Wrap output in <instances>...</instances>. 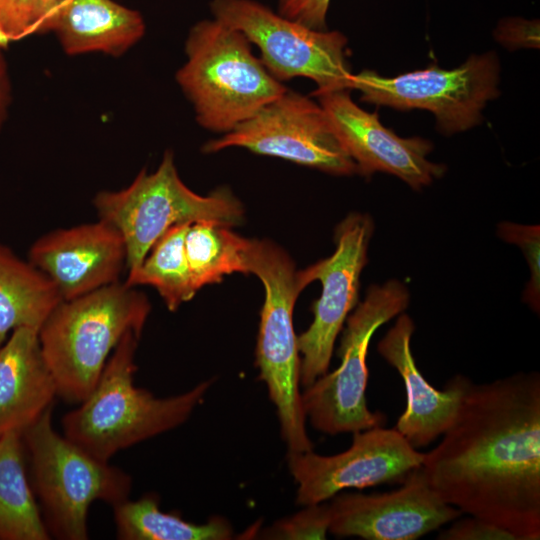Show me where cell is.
<instances>
[{
  "mask_svg": "<svg viewBox=\"0 0 540 540\" xmlns=\"http://www.w3.org/2000/svg\"><path fill=\"white\" fill-rule=\"evenodd\" d=\"M441 436L421 465L438 496L517 540H539L540 374L471 381Z\"/></svg>",
  "mask_w": 540,
  "mask_h": 540,
  "instance_id": "cell-1",
  "label": "cell"
},
{
  "mask_svg": "<svg viewBox=\"0 0 540 540\" xmlns=\"http://www.w3.org/2000/svg\"><path fill=\"white\" fill-rule=\"evenodd\" d=\"M140 337L134 331L123 336L91 393L62 419L63 435L103 461L183 424L213 383L209 379L164 398L136 387L135 356Z\"/></svg>",
  "mask_w": 540,
  "mask_h": 540,
  "instance_id": "cell-2",
  "label": "cell"
},
{
  "mask_svg": "<svg viewBox=\"0 0 540 540\" xmlns=\"http://www.w3.org/2000/svg\"><path fill=\"white\" fill-rule=\"evenodd\" d=\"M150 310L146 295L121 281L62 300L39 330L57 395L81 403L123 336L129 331L141 335Z\"/></svg>",
  "mask_w": 540,
  "mask_h": 540,
  "instance_id": "cell-3",
  "label": "cell"
},
{
  "mask_svg": "<svg viewBox=\"0 0 540 540\" xmlns=\"http://www.w3.org/2000/svg\"><path fill=\"white\" fill-rule=\"evenodd\" d=\"M250 44L243 33L215 18L190 29L187 61L176 80L202 127L225 134L287 91Z\"/></svg>",
  "mask_w": 540,
  "mask_h": 540,
  "instance_id": "cell-4",
  "label": "cell"
},
{
  "mask_svg": "<svg viewBox=\"0 0 540 540\" xmlns=\"http://www.w3.org/2000/svg\"><path fill=\"white\" fill-rule=\"evenodd\" d=\"M244 262L247 274H255L265 290L256 346L259 378L276 407L288 452L311 451L313 443L307 435L299 390L300 355L293 326L295 302L302 292L297 271L290 256L268 240L247 239Z\"/></svg>",
  "mask_w": 540,
  "mask_h": 540,
  "instance_id": "cell-5",
  "label": "cell"
},
{
  "mask_svg": "<svg viewBox=\"0 0 540 540\" xmlns=\"http://www.w3.org/2000/svg\"><path fill=\"white\" fill-rule=\"evenodd\" d=\"M52 408L22 432L32 488L51 537L86 540L90 505L100 500L113 507L125 501L132 478L58 434L52 425Z\"/></svg>",
  "mask_w": 540,
  "mask_h": 540,
  "instance_id": "cell-6",
  "label": "cell"
},
{
  "mask_svg": "<svg viewBox=\"0 0 540 540\" xmlns=\"http://www.w3.org/2000/svg\"><path fill=\"white\" fill-rule=\"evenodd\" d=\"M98 218L112 224L126 246V269L134 271L156 241L178 224L212 220L227 226L241 222L244 209L228 188L202 196L180 179L174 156L166 151L152 173L142 170L118 191H101L93 200Z\"/></svg>",
  "mask_w": 540,
  "mask_h": 540,
  "instance_id": "cell-7",
  "label": "cell"
},
{
  "mask_svg": "<svg viewBox=\"0 0 540 540\" xmlns=\"http://www.w3.org/2000/svg\"><path fill=\"white\" fill-rule=\"evenodd\" d=\"M409 302L406 285L390 279L381 285H371L364 300L348 315L337 351L340 365L301 393L305 417L316 430L337 435L384 423L385 416L371 411L366 401L368 348L375 331L403 313Z\"/></svg>",
  "mask_w": 540,
  "mask_h": 540,
  "instance_id": "cell-8",
  "label": "cell"
},
{
  "mask_svg": "<svg viewBox=\"0 0 540 540\" xmlns=\"http://www.w3.org/2000/svg\"><path fill=\"white\" fill-rule=\"evenodd\" d=\"M210 9L213 18L259 48L261 62L278 81L309 78L317 85L313 93L351 90L342 33L309 28L255 0H212Z\"/></svg>",
  "mask_w": 540,
  "mask_h": 540,
  "instance_id": "cell-9",
  "label": "cell"
},
{
  "mask_svg": "<svg viewBox=\"0 0 540 540\" xmlns=\"http://www.w3.org/2000/svg\"><path fill=\"white\" fill-rule=\"evenodd\" d=\"M499 63L494 53L470 57L447 70L429 67L392 78L364 70L353 74L351 89L362 100L397 109H425L437 119L439 129L452 134L476 125L486 103L498 94Z\"/></svg>",
  "mask_w": 540,
  "mask_h": 540,
  "instance_id": "cell-10",
  "label": "cell"
},
{
  "mask_svg": "<svg viewBox=\"0 0 540 540\" xmlns=\"http://www.w3.org/2000/svg\"><path fill=\"white\" fill-rule=\"evenodd\" d=\"M373 232L370 215L349 214L335 230L334 253L296 272L301 291L315 280L322 284L321 296L312 305L314 319L297 336L300 385L304 388L328 372L336 338L358 304L360 276L368 262Z\"/></svg>",
  "mask_w": 540,
  "mask_h": 540,
  "instance_id": "cell-11",
  "label": "cell"
},
{
  "mask_svg": "<svg viewBox=\"0 0 540 540\" xmlns=\"http://www.w3.org/2000/svg\"><path fill=\"white\" fill-rule=\"evenodd\" d=\"M229 147H243L334 175L358 173L323 108L288 89L222 137L207 142L203 151Z\"/></svg>",
  "mask_w": 540,
  "mask_h": 540,
  "instance_id": "cell-12",
  "label": "cell"
},
{
  "mask_svg": "<svg viewBox=\"0 0 540 540\" xmlns=\"http://www.w3.org/2000/svg\"><path fill=\"white\" fill-rule=\"evenodd\" d=\"M424 456L395 428L381 425L354 432L351 446L335 455L288 452L287 464L297 484L296 503L306 506L348 488L403 482Z\"/></svg>",
  "mask_w": 540,
  "mask_h": 540,
  "instance_id": "cell-13",
  "label": "cell"
},
{
  "mask_svg": "<svg viewBox=\"0 0 540 540\" xmlns=\"http://www.w3.org/2000/svg\"><path fill=\"white\" fill-rule=\"evenodd\" d=\"M329 503V532L366 540H415L463 513L430 487L421 467L396 490L384 493H338Z\"/></svg>",
  "mask_w": 540,
  "mask_h": 540,
  "instance_id": "cell-14",
  "label": "cell"
},
{
  "mask_svg": "<svg viewBox=\"0 0 540 540\" xmlns=\"http://www.w3.org/2000/svg\"><path fill=\"white\" fill-rule=\"evenodd\" d=\"M312 95L318 98L359 174L389 173L415 190L444 174V165L427 159L432 151L430 141L397 136L380 123L376 113H369L355 104L348 89Z\"/></svg>",
  "mask_w": 540,
  "mask_h": 540,
  "instance_id": "cell-15",
  "label": "cell"
},
{
  "mask_svg": "<svg viewBox=\"0 0 540 540\" xmlns=\"http://www.w3.org/2000/svg\"><path fill=\"white\" fill-rule=\"evenodd\" d=\"M28 259L54 283L63 300L119 282L126 268L120 232L99 219L50 231L28 251Z\"/></svg>",
  "mask_w": 540,
  "mask_h": 540,
  "instance_id": "cell-16",
  "label": "cell"
},
{
  "mask_svg": "<svg viewBox=\"0 0 540 540\" xmlns=\"http://www.w3.org/2000/svg\"><path fill=\"white\" fill-rule=\"evenodd\" d=\"M413 320L401 313L378 343L380 355L403 379L406 407L395 429L416 449L441 436L454 420L471 380L455 375L443 390L435 389L419 371L411 351Z\"/></svg>",
  "mask_w": 540,
  "mask_h": 540,
  "instance_id": "cell-17",
  "label": "cell"
},
{
  "mask_svg": "<svg viewBox=\"0 0 540 540\" xmlns=\"http://www.w3.org/2000/svg\"><path fill=\"white\" fill-rule=\"evenodd\" d=\"M57 386L39 331L20 327L0 345V435L23 432L52 407Z\"/></svg>",
  "mask_w": 540,
  "mask_h": 540,
  "instance_id": "cell-18",
  "label": "cell"
},
{
  "mask_svg": "<svg viewBox=\"0 0 540 540\" xmlns=\"http://www.w3.org/2000/svg\"><path fill=\"white\" fill-rule=\"evenodd\" d=\"M50 30L68 54L101 51L116 56L143 36L145 24L139 12L113 0H69Z\"/></svg>",
  "mask_w": 540,
  "mask_h": 540,
  "instance_id": "cell-19",
  "label": "cell"
},
{
  "mask_svg": "<svg viewBox=\"0 0 540 540\" xmlns=\"http://www.w3.org/2000/svg\"><path fill=\"white\" fill-rule=\"evenodd\" d=\"M62 300L45 273L0 243V345L17 328L39 331Z\"/></svg>",
  "mask_w": 540,
  "mask_h": 540,
  "instance_id": "cell-20",
  "label": "cell"
},
{
  "mask_svg": "<svg viewBox=\"0 0 540 540\" xmlns=\"http://www.w3.org/2000/svg\"><path fill=\"white\" fill-rule=\"evenodd\" d=\"M22 432L0 435V540H48L51 535L25 468Z\"/></svg>",
  "mask_w": 540,
  "mask_h": 540,
  "instance_id": "cell-21",
  "label": "cell"
},
{
  "mask_svg": "<svg viewBox=\"0 0 540 540\" xmlns=\"http://www.w3.org/2000/svg\"><path fill=\"white\" fill-rule=\"evenodd\" d=\"M113 513L116 536L122 540H228L233 537L228 520L215 516L204 524L186 521L179 513L160 510L158 496L152 493L114 505Z\"/></svg>",
  "mask_w": 540,
  "mask_h": 540,
  "instance_id": "cell-22",
  "label": "cell"
},
{
  "mask_svg": "<svg viewBox=\"0 0 540 540\" xmlns=\"http://www.w3.org/2000/svg\"><path fill=\"white\" fill-rule=\"evenodd\" d=\"M190 224L168 229L152 246L138 268L127 273L124 283L130 287L149 285L157 290L169 311L190 301L194 287L185 254V235Z\"/></svg>",
  "mask_w": 540,
  "mask_h": 540,
  "instance_id": "cell-23",
  "label": "cell"
},
{
  "mask_svg": "<svg viewBox=\"0 0 540 540\" xmlns=\"http://www.w3.org/2000/svg\"><path fill=\"white\" fill-rule=\"evenodd\" d=\"M247 239L230 226L212 220L191 223L185 235V254L194 287L219 283L224 276L247 274L244 250Z\"/></svg>",
  "mask_w": 540,
  "mask_h": 540,
  "instance_id": "cell-24",
  "label": "cell"
},
{
  "mask_svg": "<svg viewBox=\"0 0 540 540\" xmlns=\"http://www.w3.org/2000/svg\"><path fill=\"white\" fill-rule=\"evenodd\" d=\"M69 0H0V31L8 41L50 30Z\"/></svg>",
  "mask_w": 540,
  "mask_h": 540,
  "instance_id": "cell-25",
  "label": "cell"
},
{
  "mask_svg": "<svg viewBox=\"0 0 540 540\" xmlns=\"http://www.w3.org/2000/svg\"><path fill=\"white\" fill-rule=\"evenodd\" d=\"M498 236L511 244L517 245L529 265L530 280L524 291L523 300L536 313L540 308V229L539 225H522L513 222H501L497 226Z\"/></svg>",
  "mask_w": 540,
  "mask_h": 540,
  "instance_id": "cell-26",
  "label": "cell"
},
{
  "mask_svg": "<svg viewBox=\"0 0 540 540\" xmlns=\"http://www.w3.org/2000/svg\"><path fill=\"white\" fill-rule=\"evenodd\" d=\"M329 504L306 505L300 512L276 521L261 533L264 539H326L329 532Z\"/></svg>",
  "mask_w": 540,
  "mask_h": 540,
  "instance_id": "cell-27",
  "label": "cell"
},
{
  "mask_svg": "<svg viewBox=\"0 0 540 540\" xmlns=\"http://www.w3.org/2000/svg\"><path fill=\"white\" fill-rule=\"evenodd\" d=\"M440 540H517L508 530L481 519L468 515L455 519L454 523L439 533Z\"/></svg>",
  "mask_w": 540,
  "mask_h": 540,
  "instance_id": "cell-28",
  "label": "cell"
},
{
  "mask_svg": "<svg viewBox=\"0 0 540 540\" xmlns=\"http://www.w3.org/2000/svg\"><path fill=\"white\" fill-rule=\"evenodd\" d=\"M331 0H279L278 13L315 30H326Z\"/></svg>",
  "mask_w": 540,
  "mask_h": 540,
  "instance_id": "cell-29",
  "label": "cell"
},
{
  "mask_svg": "<svg viewBox=\"0 0 540 540\" xmlns=\"http://www.w3.org/2000/svg\"><path fill=\"white\" fill-rule=\"evenodd\" d=\"M2 49L0 47V131L5 122L10 102V84Z\"/></svg>",
  "mask_w": 540,
  "mask_h": 540,
  "instance_id": "cell-30",
  "label": "cell"
},
{
  "mask_svg": "<svg viewBox=\"0 0 540 540\" xmlns=\"http://www.w3.org/2000/svg\"><path fill=\"white\" fill-rule=\"evenodd\" d=\"M8 39L4 36V34L0 31V47L5 48L8 44Z\"/></svg>",
  "mask_w": 540,
  "mask_h": 540,
  "instance_id": "cell-31",
  "label": "cell"
}]
</instances>
